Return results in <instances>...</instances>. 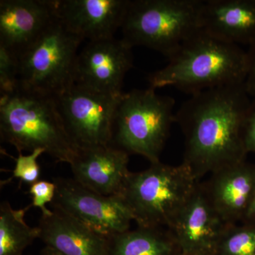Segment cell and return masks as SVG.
Segmentation results:
<instances>
[{"instance_id": "obj_5", "label": "cell", "mask_w": 255, "mask_h": 255, "mask_svg": "<svg viewBox=\"0 0 255 255\" xmlns=\"http://www.w3.org/2000/svg\"><path fill=\"white\" fill-rule=\"evenodd\" d=\"M172 97L157 95L155 90H133L124 93L119 102L111 145L145 157L150 164L159 157L175 123Z\"/></svg>"}, {"instance_id": "obj_15", "label": "cell", "mask_w": 255, "mask_h": 255, "mask_svg": "<svg viewBox=\"0 0 255 255\" xmlns=\"http://www.w3.org/2000/svg\"><path fill=\"white\" fill-rule=\"evenodd\" d=\"M227 225L216 212L199 182L170 231L182 253L214 251Z\"/></svg>"}, {"instance_id": "obj_7", "label": "cell", "mask_w": 255, "mask_h": 255, "mask_svg": "<svg viewBox=\"0 0 255 255\" xmlns=\"http://www.w3.org/2000/svg\"><path fill=\"white\" fill-rule=\"evenodd\" d=\"M83 41L57 18L18 57V90L55 97L74 85Z\"/></svg>"}, {"instance_id": "obj_12", "label": "cell", "mask_w": 255, "mask_h": 255, "mask_svg": "<svg viewBox=\"0 0 255 255\" xmlns=\"http://www.w3.org/2000/svg\"><path fill=\"white\" fill-rule=\"evenodd\" d=\"M208 199L226 224L246 221L255 195V165L246 160L213 172L201 182Z\"/></svg>"}, {"instance_id": "obj_22", "label": "cell", "mask_w": 255, "mask_h": 255, "mask_svg": "<svg viewBox=\"0 0 255 255\" xmlns=\"http://www.w3.org/2000/svg\"><path fill=\"white\" fill-rule=\"evenodd\" d=\"M43 153L46 152L42 148L35 149L26 155H23L22 152L18 153L17 158L15 159L12 177L30 185L39 181L41 167L38 159Z\"/></svg>"}, {"instance_id": "obj_3", "label": "cell", "mask_w": 255, "mask_h": 255, "mask_svg": "<svg viewBox=\"0 0 255 255\" xmlns=\"http://www.w3.org/2000/svg\"><path fill=\"white\" fill-rule=\"evenodd\" d=\"M0 136L18 153L42 148L52 158L69 164L79 150L55 97L21 90L0 97Z\"/></svg>"}, {"instance_id": "obj_20", "label": "cell", "mask_w": 255, "mask_h": 255, "mask_svg": "<svg viewBox=\"0 0 255 255\" xmlns=\"http://www.w3.org/2000/svg\"><path fill=\"white\" fill-rule=\"evenodd\" d=\"M214 252L216 255H255V222L227 225Z\"/></svg>"}, {"instance_id": "obj_2", "label": "cell", "mask_w": 255, "mask_h": 255, "mask_svg": "<svg viewBox=\"0 0 255 255\" xmlns=\"http://www.w3.org/2000/svg\"><path fill=\"white\" fill-rule=\"evenodd\" d=\"M168 59L164 68L149 75L150 88L174 87L193 95L243 84L248 71L247 52L202 29L186 40Z\"/></svg>"}, {"instance_id": "obj_28", "label": "cell", "mask_w": 255, "mask_h": 255, "mask_svg": "<svg viewBox=\"0 0 255 255\" xmlns=\"http://www.w3.org/2000/svg\"><path fill=\"white\" fill-rule=\"evenodd\" d=\"M180 255H216L214 251L196 252L191 253H181Z\"/></svg>"}, {"instance_id": "obj_1", "label": "cell", "mask_w": 255, "mask_h": 255, "mask_svg": "<svg viewBox=\"0 0 255 255\" xmlns=\"http://www.w3.org/2000/svg\"><path fill=\"white\" fill-rule=\"evenodd\" d=\"M249 97L244 83L216 87L191 95L176 112L184 136L182 163L199 182L246 160L243 129Z\"/></svg>"}, {"instance_id": "obj_11", "label": "cell", "mask_w": 255, "mask_h": 255, "mask_svg": "<svg viewBox=\"0 0 255 255\" xmlns=\"http://www.w3.org/2000/svg\"><path fill=\"white\" fill-rule=\"evenodd\" d=\"M57 0H1L0 46L17 58L56 18Z\"/></svg>"}, {"instance_id": "obj_10", "label": "cell", "mask_w": 255, "mask_h": 255, "mask_svg": "<svg viewBox=\"0 0 255 255\" xmlns=\"http://www.w3.org/2000/svg\"><path fill=\"white\" fill-rule=\"evenodd\" d=\"M132 48L123 38L89 41L78 54L75 83L103 93L122 95L124 78L133 67Z\"/></svg>"}, {"instance_id": "obj_9", "label": "cell", "mask_w": 255, "mask_h": 255, "mask_svg": "<svg viewBox=\"0 0 255 255\" xmlns=\"http://www.w3.org/2000/svg\"><path fill=\"white\" fill-rule=\"evenodd\" d=\"M53 181L56 192L50 206L59 208L107 237L130 230L133 218L118 195H102L73 178L57 177Z\"/></svg>"}, {"instance_id": "obj_24", "label": "cell", "mask_w": 255, "mask_h": 255, "mask_svg": "<svg viewBox=\"0 0 255 255\" xmlns=\"http://www.w3.org/2000/svg\"><path fill=\"white\" fill-rule=\"evenodd\" d=\"M243 138L248 153H255V100L252 101L243 129Z\"/></svg>"}, {"instance_id": "obj_27", "label": "cell", "mask_w": 255, "mask_h": 255, "mask_svg": "<svg viewBox=\"0 0 255 255\" xmlns=\"http://www.w3.org/2000/svg\"><path fill=\"white\" fill-rule=\"evenodd\" d=\"M40 255H61L59 253H57L54 250L49 248V247H45L41 252Z\"/></svg>"}, {"instance_id": "obj_26", "label": "cell", "mask_w": 255, "mask_h": 255, "mask_svg": "<svg viewBox=\"0 0 255 255\" xmlns=\"http://www.w3.org/2000/svg\"><path fill=\"white\" fill-rule=\"evenodd\" d=\"M245 221L255 222V195L254 199H253V202H252L251 207H250L249 211H248V214H247L246 221Z\"/></svg>"}, {"instance_id": "obj_8", "label": "cell", "mask_w": 255, "mask_h": 255, "mask_svg": "<svg viewBox=\"0 0 255 255\" xmlns=\"http://www.w3.org/2000/svg\"><path fill=\"white\" fill-rule=\"evenodd\" d=\"M123 94L110 95L75 83L55 97L67 130L79 147L111 145Z\"/></svg>"}, {"instance_id": "obj_6", "label": "cell", "mask_w": 255, "mask_h": 255, "mask_svg": "<svg viewBox=\"0 0 255 255\" xmlns=\"http://www.w3.org/2000/svg\"><path fill=\"white\" fill-rule=\"evenodd\" d=\"M201 0H130L122 29L132 48L147 47L169 58L201 29Z\"/></svg>"}, {"instance_id": "obj_16", "label": "cell", "mask_w": 255, "mask_h": 255, "mask_svg": "<svg viewBox=\"0 0 255 255\" xmlns=\"http://www.w3.org/2000/svg\"><path fill=\"white\" fill-rule=\"evenodd\" d=\"M42 216L37 227L46 246L61 255H107L108 238L96 232L59 208Z\"/></svg>"}, {"instance_id": "obj_18", "label": "cell", "mask_w": 255, "mask_h": 255, "mask_svg": "<svg viewBox=\"0 0 255 255\" xmlns=\"http://www.w3.org/2000/svg\"><path fill=\"white\" fill-rule=\"evenodd\" d=\"M173 233L167 228L137 226L108 238L107 255H180Z\"/></svg>"}, {"instance_id": "obj_25", "label": "cell", "mask_w": 255, "mask_h": 255, "mask_svg": "<svg viewBox=\"0 0 255 255\" xmlns=\"http://www.w3.org/2000/svg\"><path fill=\"white\" fill-rule=\"evenodd\" d=\"M248 53V71L244 85L250 97L255 100V42L250 46Z\"/></svg>"}, {"instance_id": "obj_19", "label": "cell", "mask_w": 255, "mask_h": 255, "mask_svg": "<svg viewBox=\"0 0 255 255\" xmlns=\"http://www.w3.org/2000/svg\"><path fill=\"white\" fill-rule=\"evenodd\" d=\"M31 206L14 209L8 201L0 204V255H23L39 238L38 228L28 226L24 219Z\"/></svg>"}, {"instance_id": "obj_23", "label": "cell", "mask_w": 255, "mask_h": 255, "mask_svg": "<svg viewBox=\"0 0 255 255\" xmlns=\"http://www.w3.org/2000/svg\"><path fill=\"white\" fill-rule=\"evenodd\" d=\"M56 192V185L54 182L39 180L31 184L28 189V193L31 196L33 207L41 210L42 216L52 214V210L48 209L47 204H51L54 200Z\"/></svg>"}, {"instance_id": "obj_4", "label": "cell", "mask_w": 255, "mask_h": 255, "mask_svg": "<svg viewBox=\"0 0 255 255\" xmlns=\"http://www.w3.org/2000/svg\"><path fill=\"white\" fill-rule=\"evenodd\" d=\"M199 182L186 164L159 161L141 172H130L118 196L139 227L170 230Z\"/></svg>"}, {"instance_id": "obj_14", "label": "cell", "mask_w": 255, "mask_h": 255, "mask_svg": "<svg viewBox=\"0 0 255 255\" xmlns=\"http://www.w3.org/2000/svg\"><path fill=\"white\" fill-rule=\"evenodd\" d=\"M129 155L113 146L79 147L70 164L73 179L105 196L118 195L128 170Z\"/></svg>"}, {"instance_id": "obj_21", "label": "cell", "mask_w": 255, "mask_h": 255, "mask_svg": "<svg viewBox=\"0 0 255 255\" xmlns=\"http://www.w3.org/2000/svg\"><path fill=\"white\" fill-rule=\"evenodd\" d=\"M17 57L0 46V96L12 95L18 90Z\"/></svg>"}, {"instance_id": "obj_13", "label": "cell", "mask_w": 255, "mask_h": 255, "mask_svg": "<svg viewBox=\"0 0 255 255\" xmlns=\"http://www.w3.org/2000/svg\"><path fill=\"white\" fill-rule=\"evenodd\" d=\"M130 0H57V16L70 31L89 41L114 38Z\"/></svg>"}, {"instance_id": "obj_17", "label": "cell", "mask_w": 255, "mask_h": 255, "mask_svg": "<svg viewBox=\"0 0 255 255\" xmlns=\"http://www.w3.org/2000/svg\"><path fill=\"white\" fill-rule=\"evenodd\" d=\"M201 29L219 39L251 46L255 42V0H207L200 10Z\"/></svg>"}]
</instances>
